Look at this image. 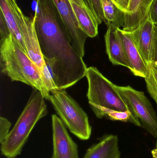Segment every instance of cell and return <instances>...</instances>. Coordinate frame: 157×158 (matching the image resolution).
I'll use <instances>...</instances> for the list:
<instances>
[{
    "label": "cell",
    "instance_id": "44dd1931",
    "mask_svg": "<svg viewBox=\"0 0 157 158\" xmlns=\"http://www.w3.org/2000/svg\"><path fill=\"white\" fill-rule=\"evenodd\" d=\"M92 6L93 12L99 25L104 21V15L102 11L100 0H89Z\"/></svg>",
    "mask_w": 157,
    "mask_h": 158
},
{
    "label": "cell",
    "instance_id": "9c48e42d",
    "mask_svg": "<svg viewBox=\"0 0 157 158\" xmlns=\"http://www.w3.org/2000/svg\"><path fill=\"white\" fill-rule=\"evenodd\" d=\"M19 28L26 47V53L37 68L41 75L45 65L35 28V18L24 15L19 24Z\"/></svg>",
    "mask_w": 157,
    "mask_h": 158
},
{
    "label": "cell",
    "instance_id": "8fae6325",
    "mask_svg": "<svg viewBox=\"0 0 157 158\" xmlns=\"http://www.w3.org/2000/svg\"><path fill=\"white\" fill-rule=\"evenodd\" d=\"M154 27L155 25L148 18L139 27L131 31L138 51L148 66L152 65Z\"/></svg>",
    "mask_w": 157,
    "mask_h": 158
},
{
    "label": "cell",
    "instance_id": "603a6c76",
    "mask_svg": "<svg viewBox=\"0 0 157 158\" xmlns=\"http://www.w3.org/2000/svg\"><path fill=\"white\" fill-rule=\"evenodd\" d=\"M10 33L6 24V21L2 12H0V36L1 39L6 38Z\"/></svg>",
    "mask_w": 157,
    "mask_h": 158
},
{
    "label": "cell",
    "instance_id": "52a82bcc",
    "mask_svg": "<svg viewBox=\"0 0 157 158\" xmlns=\"http://www.w3.org/2000/svg\"><path fill=\"white\" fill-rule=\"evenodd\" d=\"M61 17L71 44L82 56L85 54V43L88 36L81 29L70 0H52Z\"/></svg>",
    "mask_w": 157,
    "mask_h": 158
},
{
    "label": "cell",
    "instance_id": "ba28073f",
    "mask_svg": "<svg viewBox=\"0 0 157 158\" xmlns=\"http://www.w3.org/2000/svg\"><path fill=\"white\" fill-rule=\"evenodd\" d=\"M52 123L53 152L51 158H79L77 145L61 118L53 114Z\"/></svg>",
    "mask_w": 157,
    "mask_h": 158
},
{
    "label": "cell",
    "instance_id": "3957f363",
    "mask_svg": "<svg viewBox=\"0 0 157 158\" xmlns=\"http://www.w3.org/2000/svg\"><path fill=\"white\" fill-rule=\"evenodd\" d=\"M48 113L45 98L39 90L33 88L24 110L7 138L1 143L2 155L7 158L20 155L37 123Z\"/></svg>",
    "mask_w": 157,
    "mask_h": 158
},
{
    "label": "cell",
    "instance_id": "5bb4252c",
    "mask_svg": "<svg viewBox=\"0 0 157 158\" xmlns=\"http://www.w3.org/2000/svg\"><path fill=\"white\" fill-rule=\"evenodd\" d=\"M120 158L119 138L117 135H109L90 147L83 158Z\"/></svg>",
    "mask_w": 157,
    "mask_h": 158
},
{
    "label": "cell",
    "instance_id": "5b68a950",
    "mask_svg": "<svg viewBox=\"0 0 157 158\" xmlns=\"http://www.w3.org/2000/svg\"><path fill=\"white\" fill-rule=\"evenodd\" d=\"M49 101L72 133L82 140L89 139L92 128L88 116L65 89L51 92Z\"/></svg>",
    "mask_w": 157,
    "mask_h": 158
},
{
    "label": "cell",
    "instance_id": "7402d4cb",
    "mask_svg": "<svg viewBox=\"0 0 157 158\" xmlns=\"http://www.w3.org/2000/svg\"><path fill=\"white\" fill-rule=\"evenodd\" d=\"M157 67V25H155L154 38L152 50V65Z\"/></svg>",
    "mask_w": 157,
    "mask_h": 158
},
{
    "label": "cell",
    "instance_id": "30bf717a",
    "mask_svg": "<svg viewBox=\"0 0 157 158\" xmlns=\"http://www.w3.org/2000/svg\"><path fill=\"white\" fill-rule=\"evenodd\" d=\"M118 31L130 64V70L135 76L145 78L148 75L149 68L138 51L131 32L125 31L121 28H118Z\"/></svg>",
    "mask_w": 157,
    "mask_h": 158
},
{
    "label": "cell",
    "instance_id": "83f0119b",
    "mask_svg": "<svg viewBox=\"0 0 157 158\" xmlns=\"http://www.w3.org/2000/svg\"><path fill=\"white\" fill-rule=\"evenodd\" d=\"M155 68H156L157 69V67H155Z\"/></svg>",
    "mask_w": 157,
    "mask_h": 158
},
{
    "label": "cell",
    "instance_id": "cb8c5ba5",
    "mask_svg": "<svg viewBox=\"0 0 157 158\" xmlns=\"http://www.w3.org/2000/svg\"><path fill=\"white\" fill-rule=\"evenodd\" d=\"M148 18L154 25H157V0H153L150 5Z\"/></svg>",
    "mask_w": 157,
    "mask_h": 158
},
{
    "label": "cell",
    "instance_id": "484cf974",
    "mask_svg": "<svg viewBox=\"0 0 157 158\" xmlns=\"http://www.w3.org/2000/svg\"><path fill=\"white\" fill-rule=\"evenodd\" d=\"M152 155L153 158H157V148L153 149L152 151Z\"/></svg>",
    "mask_w": 157,
    "mask_h": 158
},
{
    "label": "cell",
    "instance_id": "2e32d148",
    "mask_svg": "<svg viewBox=\"0 0 157 158\" xmlns=\"http://www.w3.org/2000/svg\"><path fill=\"white\" fill-rule=\"evenodd\" d=\"M100 2L104 22L107 27L122 28L124 23V11L121 10L112 0H100Z\"/></svg>",
    "mask_w": 157,
    "mask_h": 158
},
{
    "label": "cell",
    "instance_id": "d6986e66",
    "mask_svg": "<svg viewBox=\"0 0 157 158\" xmlns=\"http://www.w3.org/2000/svg\"><path fill=\"white\" fill-rule=\"evenodd\" d=\"M147 77L145 78L147 91L157 105V69L149 66Z\"/></svg>",
    "mask_w": 157,
    "mask_h": 158
},
{
    "label": "cell",
    "instance_id": "ac0fdd59",
    "mask_svg": "<svg viewBox=\"0 0 157 158\" xmlns=\"http://www.w3.org/2000/svg\"><path fill=\"white\" fill-rule=\"evenodd\" d=\"M44 60L45 65L41 74V78L45 87L51 93L58 90V79L53 63L44 58Z\"/></svg>",
    "mask_w": 157,
    "mask_h": 158
},
{
    "label": "cell",
    "instance_id": "277c9868",
    "mask_svg": "<svg viewBox=\"0 0 157 158\" xmlns=\"http://www.w3.org/2000/svg\"><path fill=\"white\" fill-rule=\"evenodd\" d=\"M85 77L88 83V103L95 115L104 109L119 111L130 110L114 87V85L95 67L88 68Z\"/></svg>",
    "mask_w": 157,
    "mask_h": 158
},
{
    "label": "cell",
    "instance_id": "d4e9b609",
    "mask_svg": "<svg viewBox=\"0 0 157 158\" xmlns=\"http://www.w3.org/2000/svg\"><path fill=\"white\" fill-rule=\"evenodd\" d=\"M71 1H73L75 3L77 4L78 5L82 7L87 8L88 9L93 12L94 14L93 9H92V6H91V3L89 0H71Z\"/></svg>",
    "mask_w": 157,
    "mask_h": 158
},
{
    "label": "cell",
    "instance_id": "8992f818",
    "mask_svg": "<svg viewBox=\"0 0 157 158\" xmlns=\"http://www.w3.org/2000/svg\"><path fill=\"white\" fill-rule=\"evenodd\" d=\"M124 103L139 119L142 126L153 136L157 137V116L151 102L144 93L131 86L114 85Z\"/></svg>",
    "mask_w": 157,
    "mask_h": 158
},
{
    "label": "cell",
    "instance_id": "7a4b0ae2",
    "mask_svg": "<svg viewBox=\"0 0 157 158\" xmlns=\"http://www.w3.org/2000/svg\"><path fill=\"white\" fill-rule=\"evenodd\" d=\"M2 73L12 81L22 82L37 89L46 100L50 93L43 84L41 75L35 64L11 34L0 41Z\"/></svg>",
    "mask_w": 157,
    "mask_h": 158
},
{
    "label": "cell",
    "instance_id": "4316f807",
    "mask_svg": "<svg viewBox=\"0 0 157 158\" xmlns=\"http://www.w3.org/2000/svg\"><path fill=\"white\" fill-rule=\"evenodd\" d=\"M156 148H157V143H156Z\"/></svg>",
    "mask_w": 157,
    "mask_h": 158
},
{
    "label": "cell",
    "instance_id": "9a60e30c",
    "mask_svg": "<svg viewBox=\"0 0 157 158\" xmlns=\"http://www.w3.org/2000/svg\"><path fill=\"white\" fill-rule=\"evenodd\" d=\"M70 2L81 29L88 37H96L98 34L99 24L94 13L71 0Z\"/></svg>",
    "mask_w": 157,
    "mask_h": 158
},
{
    "label": "cell",
    "instance_id": "e0dca14e",
    "mask_svg": "<svg viewBox=\"0 0 157 158\" xmlns=\"http://www.w3.org/2000/svg\"><path fill=\"white\" fill-rule=\"evenodd\" d=\"M96 116L98 118H105L111 120L129 122L139 127L142 126V124L139 119L131 110L125 111H119L111 110L104 109L98 112L96 114Z\"/></svg>",
    "mask_w": 157,
    "mask_h": 158
},
{
    "label": "cell",
    "instance_id": "ffe728a7",
    "mask_svg": "<svg viewBox=\"0 0 157 158\" xmlns=\"http://www.w3.org/2000/svg\"><path fill=\"white\" fill-rule=\"evenodd\" d=\"M11 123L6 118H0V143H2L6 139L10 132Z\"/></svg>",
    "mask_w": 157,
    "mask_h": 158
},
{
    "label": "cell",
    "instance_id": "4fadbf2b",
    "mask_svg": "<svg viewBox=\"0 0 157 158\" xmlns=\"http://www.w3.org/2000/svg\"><path fill=\"white\" fill-rule=\"evenodd\" d=\"M106 52L113 64L121 65L130 69L124 47L118 31V28L108 27L105 35Z\"/></svg>",
    "mask_w": 157,
    "mask_h": 158
},
{
    "label": "cell",
    "instance_id": "6da1fadb",
    "mask_svg": "<svg viewBox=\"0 0 157 158\" xmlns=\"http://www.w3.org/2000/svg\"><path fill=\"white\" fill-rule=\"evenodd\" d=\"M34 17L41 51L53 63L58 90L73 86L85 77L88 68L71 44L52 0H37Z\"/></svg>",
    "mask_w": 157,
    "mask_h": 158
},
{
    "label": "cell",
    "instance_id": "7c38bea8",
    "mask_svg": "<svg viewBox=\"0 0 157 158\" xmlns=\"http://www.w3.org/2000/svg\"><path fill=\"white\" fill-rule=\"evenodd\" d=\"M153 0H129L124 12V23L122 29L132 31L148 18L149 7Z\"/></svg>",
    "mask_w": 157,
    "mask_h": 158
}]
</instances>
